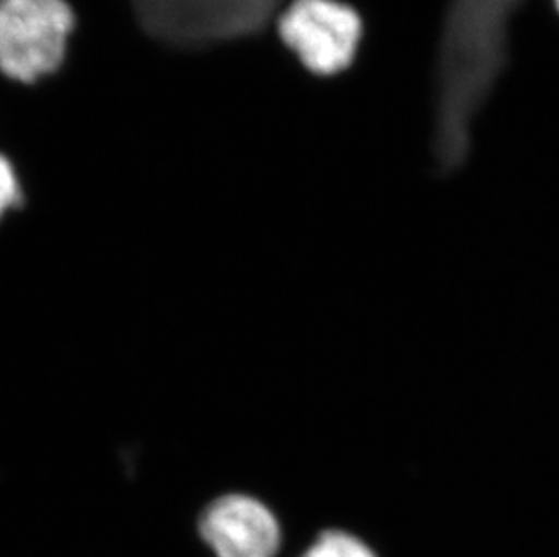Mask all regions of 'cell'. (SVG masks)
<instances>
[{
  "mask_svg": "<svg viewBox=\"0 0 559 557\" xmlns=\"http://www.w3.org/2000/svg\"><path fill=\"white\" fill-rule=\"evenodd\" d=\"M285 0H131L138 24L156 43L203 49L269 32Z\"/></svg>",
  "mask_w": 559,
  "mask_h": 557,
  "instance_id": "cell-1",
  "label": "cell"
},
{
  "mask_svg": "<svg viewBox=\"0 0 559 557\" xmlns=\"http://www.w3.org/2000/svg\"><path fill=\"white\" fill-rule=\"evenodd\" d=\"M68 0H0V74L13 84H43L68 62L76 32Z\"/></svg>",
  "mask_w": 559,
  "mask_h": 557,
  "instance_id": "cell-2",
  "label": "cell"
},
{
  "mask_svg": "<svg viewBox=\"0 0 559 557\" xmlns=\"http://www.w3.org/2000/svg\"><path fill=\"white\" fill-rule=\"evenodd\" d=\"M275 37L313 79H332L352 68L365 22L344 0H288L275 16Z\"/></svg>",
  "mask_w": 559,
  "mask_h": 557,
  "instance_id": "cell-3",
  "label": "cell"
},
{
  "mask_svg": "<svg viewBox=\"0 0 559 557\" xmlns=\"http://www.w3.org/2000/svg\"><path fill=\"white\" fill-rule=\"evenodd\" d=\"M200 534L216 557H275L283 543L274 510L243 493L219 496L206 505Z\"/></svg>",
  "mask_w": 559,
  "mask_h": 557,
  "instance_id": "cell-4",
  "label": "cell"
},
{
  "mask_svg": "<svg viewBox=\"0 0 559 557\" xmlns=\"http://www.w3.org/2000/svg\"><path fill=\"white\" fill-rule=\"evenodd\" d=\"M301 557H377L365 542L348 532L326 531L311 543Z\"/></svg>",
  "mask_w": 559,
  "mask_h": 557,
  "instance_id": "cell-5",
  "label": "cell"
},
{
  "mask_svg": "<svg viewBox=\"0 0 559 557\" xmlns=\"http://www.w3.org/2000/svg\"><path fill=\"white\" fill-rule=\"evenodd\" d=\"M26 201V190L22 185L19 168L8 154L0 151V222L10 212L21 209Z\"/></svg>",
  "mask_w": 559,
  "mask_h": 557,
  "instance_id": "cell-6",
  "label": "cell"
},
{
  "mask_svg": "<svg viewBox=\"0 0 559 557\" xmlns=\"http://www.w3.org/2000/svg\"><path fill=\"white\" fill-rule=\"evenodd\" d=\"M556 2V8H558V11H559V0H555Z\"/></svg>",
  "mask_w": 559,
  "mask_h": 557,
  "instance_id": "cell-7",
  "label": "cell"
}]
</instances>
